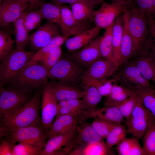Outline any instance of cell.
Instances as JSON below:
<instances>
[{"label": "cell", "instance_id": "cell-1", "mask_svg": "<svg viewBox=\"0 0 155 155\" xmlns=\"http://www.w3.org/2000/svg\"><path fill=\"white\" fill-rule=\"evenodd\" d=\"M41 97V92L37 90L28 102L2 118L1 124L6 126L10 131L30 126L42 127L39 113Z\"/></svg>", "mask_w": 155, "mask_h": 155}, {"label": "cell", "instance_id": "cell-2", "mask_svg": "<svg viewBox=\"0 0 155 155\" xmlns=\"http://www.w3.org/2000/svg\"><path fill=\"white\" fill-rule=\"evenodd\" d=\"M128 25L133 43L132 59L148 54L151 51L152 40L144 13L133 8L127 11Z\"/></svg>", "mask_w": 155, "mask_h": 155}, {"label": "cell", "instance_id": "cell-3", "mask_svg": "<svg viewBox=\"0 0 155 155\" xmlns=\"http://www.w3.org/2000/svg\"><path fill=\"white\" fill-rule=\"evenodd\" d=\"M48 71L41 64L30 59L9 82L11 88L29 94L43 87L48 81Z\"/></svg>", "mask_w": 155, "mask_h": 155}, {"label": "cell", "instance_id": "cell-4", "mask_svg": "<svg viewBox=\"0 0 155 155\" xmlns=\"http://www.w3.org/2000/svg\"><path fill=\"white\" fill-rule=\"evenodd\" d=\"M70 57L61 58L49 70L48 77L57 81L76 86L82 82L86 70Z\"/></svg>", "mask_w": 155, "mask_h": 155}, {"label": "cell", "instance_id": "cell-5", "mask_svg": "<svg viewBox=\"0 0 155 155\" xmlns=\"http://www.w3.org/2000/svg\"><path fill=\"white\" fill-rule=\"evenodd\" d=\"M35 52L12 50L0 65V84L8 83L32 58Z\"/></svg>", "mask_w": 155, "mask_h": 155}, {"label": "cell", "instance_id": "cell-6", "mask_svg": "<svg viewBox=\"0 0 155 155\" xmlns=\"http://www.w3.org/2000/svg\"><path fill=\"white\" fill-rule=\"evenodd\" d=\"M152 116L138 96L131 115L126 120L128 133L138 140L142 138L148 128Z\"/></svg>", "mask_w": 155, "mask_h": 155}, {"label": "cell", "instance_id": "cell-7", "mask_svg": "<svg viewBox=\"0 0 155 155\" xmlns=\"http://www.w3.org/2000/svg\"><path fill=\"white\" fill-rule=\"evenodd\" d=\"M113 79L114 83L132 90L137 88L153 87L150 81L145 78L132 61H129Z\"/></svg>", "mask_w": 155, "mask_h": 155}, {"label": "cell", "instance_id": "cell-8", "mask_svg": "<svg viewBox=\"0 0 155 155\" xmlns=\"http://www.w3.org/2000/svg\"><path fill=\"white\" fill-rule=\"evenodd\" d=\"M131 9L129 5L124 3H109L104 1L96 11L93 22L95 26L105 29L113 24L118 16Z\"/></svg>", "mask_w": 155, "mask_h": 155}, {"label": "cell", "instance_id": "cell-9", "mask_svg": "<svg viewBox=\"0 0 155 155\" xmlns=\"http://www.w3.org/2000/svg\"><path fill=\"white\" fill-rule=\"evenodd\" d=\"M28 94L0 85V113L2 119L22 106L28 102Z\"/></svg>", "mask_w": 155, "mask_h": 155}, {"label": "cell", "instance_id": "cell-10", "mask_svg": "<svg viewBox=\"0 0 155 155\" xmlns=\"http://www.w3.org/2000/svg\"><path fill=\"white\" fill-rule=\"evenodd\" d=\"M41 101V119L43 127L48 132L56 116L58 102L51 83L47 81L42 87Z\"/></svg>", "mask_w": 155, "mask_h": 155}, {"label": "cell", "instance_id": "cell-11", "mask_svg": "<svg viewBox=\"0 0 155 155\" xmlns=\"http://www.w3.org/2000/svg\"><path fill=\"white\" fill-rule=\"evenodd\" d=\"M10 138L15 142L28 144L41 151L44 147L46 135L42 127L30 126L10 131Z\"/></svg>", "mask_w": 155, "mask_h": 155}, {"label": "cell", "instance_id": "cell-12", "mask_svg": "<svg viewBox=\"0 0 155 155\" xmlns=\"http://www.w3.org/2000/svg\"><path fill=\"white\" fill-rule=\"evenodd\" d=\"M77 125L69 133L59 135L49 139L40 155H63L62 147H64L67 154L69 153L75 147V134Z\"/></svg>", "mask_w": 155, "mask_h": 155}, {"label": "cell", "instance_id": "cell-13", "mask_svg": "<svg viewBox=\"0 0 155 155\" xmlns=\"http://www.w3.org/2000/svg\"><path fill=\"white\" fill-rule=\"evenodd\" d=\"M119 66L112 61L102 57L87 68L82 80H94L103 84L116 72Z\"/></svg>", "mask_w": 155, "mask_h": 155}, {"label": "cell", "instance_id": "cell-14", "mask_svg": "<svg viewBox=\"0 0 155 155\" xmlns=\"http://www.w3.org/2000/svg\"><path fill=\"white\" fill-rule=\"evenodd\" d=\"M89 24L78 21L74 18L71 9L67 6L61 5L60 20L59 26L63 36L68 38L75 36L92 28Z\"/></svg>", "mask_w": 155, "mask_h": 155}, {"label": "cell", "instance_id": "cell-15", "mask_svg": "<svg viewBox=\"0 0 155 155\" xmlns=\"http://www.w3.org/2000/svg\"><path fill=\"white\" fill-rule=\"evenodd\" d=\"M59 26L55 23L48 22L37 28L30 36L32 47L39 50L49 43L56 36L60 35Z\"/></svg>", "mask_w": 155, "mask_h": 155}, {"label": "cell", "instance_id": "cell-16", "mask_svg": "<svg viewBox=\"0 0 155 155\" xmlns=\"http://www.w3.org/2000/svg\"><path fill=\"white\" fill-rule=\"evenodd\" d=\"M102 36H97L90 42L78 51L72 52L71 57L85 68H88L102 57L99 48Z\"/></svg>", "mask_w": 155, "mask_h": 155}, {"label": "cell", "instance_id": "cell-17", "mask_svg": "<svg viewBox=\"0 0 155 155\" xmlns=\"http://www.w3.org/2000/svg\"><path fill=\"white\" fill-rule=\"evenodd\" d=\"M29 5L23 4L17 0H5L0 6V25L6 27L14 22L29 8Z\"/></svg>", "mask_w": 155, "mask_h": 155}, {"label": "cell", "instance_id": "cell-18", "mask_svg": "<svg viewBox=\"0 0 155 155\" xmlns=\"http://www.w3.org/2000/svg\"><path fill=\"white\" fill-rule=\"evenodd\" d=\"M101 29L95 26L68 38L65 42L66 48L69 52H71L81 49L97 37Z\"/></svg>", "mask_w": 155, "mask_h": 155}, {"label": "cell", "instance_id": "cell-19", "mask_svg": "<svg viewBox=\"0 0 155 155\" xmlns=\"http://www.w3.org/2000/svg\"><path fill=\"white\" fill-rule=\"evenodd\" d=\"M84 89V93L81 100L82 110L86 119L94 117L96 108L102 96L95 87L85 85Z\"/></svg>", "mask_w": 155, "mask_h": 155}, {"label": "cell", "instance_id": "cell-20", "mask_svg": "<svg viewBox=\"0 0 155 155\" xmlns=\"http://www.w3.org/2000/svg\"><path fill=\"white\" fill-rule=\"evenodd\" d=\"M123 30L120 47V59L119 65H124L132 58L133 54V43L128 25L127 11L122 15Z\"/></svg>", "mask_w": 155, "mask_h": 155}, {"label": "cell", "instance_id": "cell-21", "mask_svg": "<svg viewBox=\"0 0 155 155\" xmlns=\"http://www.w3.org/2000/svg\"><path fill=\"white\" fill-rule=\"evenodd\" d=\"M51 83L58 102L80 99L84 95V89H82L76 86L58 81Z\"/></svg>", "mask_w": 155, "mask_h": 155}, {"label": "cell", "instance_id": "cell-22", "mask_svg": "<svg viewBox=\"0 0 155 155\" xmlns=\"http://www.w3.org/2000/svg\"><path fill=\"white\" fill-rule=\"evenodd\" d=\"M76 131L77 134L75 137L74 148L82 147L102 140V138L95 131L91 124L84 122L80 126L77 127Z\"/></svg>", "mask_w": 155, "mask_h": 155}, {"label": "cell", "instance_id": "cell-23", "mask_svg": "<svg viewBox=\"0 0 155 155\" xmlns=\"http://www.w3.org/2000/svg\"><path fill=\"white\" fill-rule=\"evenodd\" d=\"M78 121V117L71 115H63L56 118L52 124L47 135L49 139L59 135L69 133L76 125Z\"/></svg>", "mask_w": 155, "mask_h": 155}, {"label": "cell", "instance_id": "cell-24", "mask_svg": "<svg viewBox=\"0 0 155 155\" xmlns=\"http://www.w3.org/2000/svg\"><path fill=\"white\" fill-rule=\"evenodd\" d=\"M132 61L145 78L155 83V58L151 51L147 54L137 56Z\"/></svg>", "mask_w": 155, "mask_h": 155}, {"label": "cell", "instance_id": "cell-25", "mask_svg": "<svg viewBox=\"0 0 155 155\" xmlns=\"http://www.w3.org/2000/svg\"><path fill=\"white\" fill-rule=\"evenodd\" d=\"M63 115L76 116L78 121L82 123L85 120L82 110V102L80 99L62 101L58 102L56 118Z\"/></svg>", "mask_w": 155, "mask_h": 155}, {"label": "cell", "instance_id": "cell-26", "mask_svg": "<svg viewBox=\"0 0 155 155\" xmlns=\"http://www.w3.org/2000/svg\"><path fill=\"white\" fill-rule=\"evenodd\" d=\"M123 30V18L122 16L120 15L116 18L113 24L112 33L113 57L115 60L119 65Z\"/></svg>", "mask_w": 155, "mask_h": 155}, {"label": "cell", "instance_id": "cell-27", "mask_svg": "<svg viewBox=\"0 0 155 155\" xmlns=\"http://www.w3.org/2000/svg\"><path fill=\"white\" fill-rule=\"evenodd\" d=\"M103 140L90 144L82 147L74 148L69 155H104L113 154Z\"/></svg>", "mask_w": 155, "mask_h": 155}, {"label": "cell", "instance_id": "cell-28", "mask_svg": "<svg viewBox=\"0 0 155 155\" xmlns=\"http://www.w3.org/2000/svg\"><path fill=\"white\" fill-rule=\"evenodd\" d=\"M74 18L80 22L90 24L93 22L96 11L86 4L79 3L70 5Z\"/></svg>", "mask_w": 155, "mask_h": 155}, {"label": "cell", "instance_id": "cell-29", "mask_svg": "<svg viewBox=\"0 0 155 155\" xmlns=\"http://www.w3.org/2000/svg\"><path fill=\"white\" fill-rule=\"evenodd\" d=\"M24 12L13 22L16 49H18L24 50V48L30 42L29 32L24 23Z\"/></svg>", "mask_w": 155, "mask_h": 155}, {"label": "cell", "instance_id": "cell-30", "mask_svg": "<svg viewBox=\"0 0 155 155\" xmlns=\"http://www.w3.org/2000/svg\"><path fill=\"white\" fill-rule=\"evenodd\" d=\"M94 117L114 124L121 123L124 119L118 108L114 105H104L102 108L96 110Z\"/></svg>", "mask_w": 155, "mask_h": 155}, {"label": "cell", "instance_id": "cell-31", "mask_svg": "<svg viewBox=\"0 0 155 155\" xmlns=\"http://www.w3.org/2000/svg\"><path fill=\"white\" fill-rule=\"evenodd\" d=\"M61 5L54 3H43L40 5L38 10L43 19L59 26L60 20Z\"/></svg>", "mask_w": 155, "mask_h": 155}, {"label": "cell", "instance_id": "cell-32", "mask_svg": "<svg viewBox=\"0 0 155 155\" xmlns=\"http://www.w3.org/2000/svg\"><path fill=\"white\" fill-rule=\"evenodd\" d=\"M113 24L105 29L103 36H102L99 48L102 57L110 59L119 65L115 60L113 54L112 44V26Z\"/></svg>", "mask_w": 155, "mask_h": 155}, {"label": "cell", "instance_id": "cell-33", "mask_svg": "<svg viewBox=\"0 0 155 155\" xmlns=\"http://www.w3.org/2000/svg\"><path fill=\"white\" fill-rule=\"evenodd\" d=\"M133 90L141 99L145 107L155 119V89L154 88H138Z\"/></svg>", "mask_w": 155, "mask_h": 155}, {"label": "cell", "instance_id": "cell-34", "mask_svg": "<svg viewBox=\"0 0 155 155\" xmlns=\"http://www.w3.org/2000/svg\"><path fill=\"white\" fill-rule=\"evenodd\" d=\"M133 90L124 88L115 83L111 93L104 102V105H113L125 100L133 92Z\"/></svg>", "mask_w": 155, "mask_h": 155}, {"label": "cell", "instance_id": "cell-35", "mask_svg": "<svg viewBox=\"0 0 155 155\" xmlns=\"http://www.w3.org/2000/svg\"><path fill=\"white\" fill-rule=\"evenodd\" d=\"M142 138L144 155H155V119L152 115Z\"/></svg>", "mask_w": 155, "mask_h": 155}, {"label": "cell", "instance_id": "cell-36", "mask_svg": "<svg viewBox=\"0 0 155 155\" xmlns=\"http://www.w3.org/2000/svg\"><path fill=\"white\" fill-rule=\"evenodd\" d=\"M128 133L127 128L121 123L116 124L106 138L105 144L107 148L111 150L113 146L126 138Z\"/></svg>", "mask_w": 155, "mask_h": 155}, {"label": "cell", "instance_id": "cell-37", "mask_svg": "<svg viewBox=\"0 0 155 155\" xmlns=\"http://www.w3.org/2000/svg\"><path fill=\"white\" fill-rule=\"evenodd\" d=\"M68 38L60 35L56 36L47 44L35 52L31 60L39 62L52 49L56 47L61 46Z\"/></svg>", "mask_w": 155, "mask_h": 155}, {"label": "cell", "instance_id": "cell-38", "mask_svg": "<svg viewBox=\"0 0 155 155\" xmlns=\"http://www.w3.org/2000/svg\"><path fill=\"white\" fill-rule=\"evenodd\" d=\"M138 99V96L133 90L132 94L125 100L113 105L118 108L124 119L126 120L131 115Z\"/></svg>", "mask_w": 155, "mask_h": 155}, {"label": "cell", "instance_id": "cell-39", "mask_svg": "<svg viewBox=\"0 0 155 155\" xmlns=\"http://www.w3.org/2000/svg\"><path fill=\"white\" fill-rule=\"evenodd\" d=\"M42 19L38 10L24 12V23L29 32L40 27Z\"/></svg>", "mask_w": 155, "mask_h": 155}, {"label": "cell", "instance_id": "cell-40", "mask_svg": "<svg viewBox=\"0 0 155 155\" xmlns=\"http://www.w3.org/2000/svg\"><path fill=\"white\" fill-rule=\"evenodd\" d=\"M15 41L8 32L0 31V59L3 61L12 51Z\"/></svg>", "mask_w": 155, "mask_h": 155}, {"label": "cell", "instance_id": "cell-41", "mask_svg": "<svg viewBox=\"0 0 155 155\" xmlns=\"http://www.w3.org/2000/svg\"><path fill=\"white\" fill-rule=\"evenodd\" d=\"M61 46L52 49L39 61L48 71L61 58L62 54Z\"/></svg>", "mask_w": 155, "mask_h": 155}, {"label": "cell", "instance_id": "cell-42", "mask_svg": "<svg viewBox=\"0 0 155 155\" xmlns=\"http://www.w3.org/2000/svg\"><path fill=\"white\" fill-rule=\"evenodd\" d=\"M96 132L103 138H106L116 124L96 117L91 123Z\"/></svg>", "mask_w": 155, "mask_h": 155}, {"label": "cell", "instance_id": "cell-43", "mask_svg": "<svg viewBox=\"0 0 155 155\" xmlns=\"http://www.w3.org/2000/svg\"><path fill=\"white\" fill-rule=\"evenodd\" d=\"M40 151L28 144L20 142L14 145L12 155H40Z\"/></svg>", "mask_w": 155, "mask_h": 155}, {"label": "cell", "instance_id": "cell-44", "mask_svg": "<svg viewBox=\"0 0 155 155\" xmlns=\"http://www.w3.org/2000/svg\"><path fill=\"white\" fill-rule=\"evenodd\" d=\"M136 139L135 137L125 138L117 145L116 149L118 154L128 155L130 148Z\"/></svg>", "mask_w": 155, "mask_h": 155}, {"label": "cell", "instance_id": "cell-45", "mask_svg": "<svg viewBox=\"0 0 155 155\" xmlns=\"http://www.w3.org/2000/svg\"><path fill=\"white\" fill-rule=\"evenodd\" d=\"M154 0H131L133 8H136L144 13L150 12L153 9Z\"/></svg>", "mask_w": 155, "mask_h": 155}, {"label": "cell", "instance_id": "cell-46", "mask_svg": "<svg viewBox=\"0 0 155 155\" xmlns=\"http://www.w3.org/2000/svg\"><path fill=\"white\" fill-rule=\"evenodd\" d=\"M152 42L151 51L155 58V20L150 12L145 13Z\"/></svg>", "mask_w": 155, "mask_h": 155}, {"label": "cell", "instance_id": "cell-47", "mask_svg": "<svg viewBox=\"0 0 155 155\" xmlns=\"http://www.w3.org/2000/svg\"><path fill=\"white\" fill-rule=\"evenodd\" d=\"M9 139L2 140L0 145V155H12L15 142Z\"/></svg>", "mask_w": 155, "mask_h": 155}, {"label": "cell", "instance_id": "cell-48", "mask_svg": "<svg viewBox=\"0 0 155 155\" xmlns=\"http://www.w3.org/2000/svg\"><path fill=\"white\" fill-rule=\"evenodd\" d=\"M53 3L59 5H63L64 3H68L71 5L77 3H84L94 8L96 5L89 0H53Z\"/></svg>", "mask_w": 155, "mask_h": 155}, {"label": "cell", "instance_id": "cell-49", "mask_svg": "<svg viewBox=\"0 0 155 155\" xmlns=\"http://www.w3.org/2000/svg\"><path fill=\"white\" fill-rule=\"evenodd\" d=\"M112 82H114L113 79L110 81L108 80L98 89L102 96H108L109 95L113 86L111 84Z\"/></svg>", "mask_w": 155, "mask_h": 155}, {"label": "cell", "instance_id": "cell-50", "mask_svg": "<svg viewBox=\"0 0 155 155\" xmlns=\"http://www.w3.org/2000/svg\"><path fill=\"white\" fill-rule=\"evenodd\" d=\"M128 155H144L143 148L137 139L135 140L133 144Z\"/></svg>", "mask_w": 155, "mask_h": 155}, {"label": "cell", "instance_id": "cell-51", "mask_svg": "<svg viewBox=\"0 0 155 155\" xmlns=\"http://www.w3.org/2000/svg\"><path fill=\"white\" fill-rule=\"evenodd\" d=\"M28 2L30 4L28 8L29 10L33 9L38 3V0H28Z\"/></svg>", "mask_w": 155, "mask_h": 155}, {"label": "cell", "instance_id": "cell-52", "mask_svg": "<svg viewBox=\"0 0 155 155\" xmlns=\"http://www.w3.org/2000/svg\"><path fill=\"white\" fill-rule=\"evenodd\" d=\"M112 2H123L129 5L131 7V0H111Z\"/></svg>", "mask_w": 155, "mask_h": 155}, {"label": "cell", "instance_id": "cell-53", "mask_svg": "<svg viewBox=\"0 0 155 155\" xmlns=\"http://www.w3.org/2000/svg\"><path fill=\"white\" fill-rule=\"evenodd\" d=\"M151 13L153 18L155 20V0H153V9Z\"/></svg>", "mask_w": 155, "mask_h": 155}, {"label": "cell", "instance_id": "cell-54", "mask_svg": "<svg viewBox=\"0 0 155 155\" xmlns=\"http://www.w3.org/2000/svg\"><path fill=\"white\" fill-rule=\"evenodd\" d=\"M96 5L98 4L102 3L104 0H89Z\"/></svg>", "mask_w": 155, "mask_h": 155}, {"label": "cell", "instance_id": "cell-55", "mask_svg": "<svg viewBox=\"0 0 155 155\" xmlns=\"http://www.w3.org/2000/svg\"><path fill=\"white\" fill-rule=\"evenodd\" d=\"M20 3L25 4H28L29 3L28 0H17Z\"/></svg>", "mask_w": 155, "mask_h": 155}, {"label": "cell", "instance_id": "cell-56", "mask_svg": "<svg viewBox=\"0 0 155 155\" xmlns=\"http://www.w3.org/2000/svg\"><path fill=\"white\" fill-rule=\"evenodd\" d=\"M5 0H0V5H1L2 3Z\"/></svg>", "mask_w": 155, "mask_h": 155}, {"label": "cell", "instance_id": "cell-57", "mask_svg": "<svg viewBox=\"0 0 155 155\" xmlns=\"http://www.w3.org/2000/svg\"><path fill=\"white\" fill-rule=\"evenodd\" d=\"M40 0H38V2H39V1Z\"/></svg>", "mask_w": 155, "mask_h": 155}]
</instances>
